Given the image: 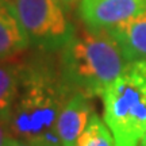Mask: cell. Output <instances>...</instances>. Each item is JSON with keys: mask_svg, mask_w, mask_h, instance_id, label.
Here are the masks:
<instances>
[{"mask_svg": "<svg viewBox=\"0 0 146 146\" xmlns=\"http://www.w3.org/2000/svg\"><path fill=\"white\" fill-rule=\"evenodd\" d=\"M107 30L118 42L127 62L146 61V8Z\"/></svg>", "mask_w": 146, "mask_h": 146, "instance_id": "7", "label": "cell"}, {"mask_svg": "<svg viewBox=\"0 0 146 146\" xmlns=\"http://www.w3.org/2000/svg\"><path fill=\"white\" fill-rule=\"evenodd\" d=\"M118 42L107 29L74 26L68 42L58 50L60 73L73 92L102 96L127 65Z\"/></svg>", "mask_w": 146, "mask_h": 146, "instance_id": "2", "label": "cell"}, {"mask_svg": "<svg viewBox=\"0 0 146 146\" xmlns=\"http://www.w3.org/2000/svg\"><path fill=\"white\" fill-rule=\"evenodd\" d=\"M10 126L8 120L0 119V146H7V142L10 139Z\"/></svg>", "mask_w": 146, "mask_h": 146, "instance_id": "11", "label": "cell"}, {"mask_svg": "<svg viewBox=\"0 0 146 146\" xmlns=\"http://www.w3.org/2000/svg\"><path fill=\"white\" fill-rule=\"evenodd\" d=\"M139 146H146V133H145V135H143V138H142V141H141V143H139Z\"/></svg>", "mask_w": 146, "mask_h": 146, "instance_id": "14", "label": "cell"}, {"mask_svg": "<svg viewBox=\"0 0 146 146\" xmlns=\"http://www.w3.org/2000/svg\"><path fill=\"white\" fill-rule=\"evenodd\" d=\"M22 77V61H0V119L10 122L18 98Z\"/></svg>", "mask_w": 146, "mask_h": 146, "instance_id": "9", "label": "cell"}, {"mask_svg": "<svg viewBox=\"0 0 146 146\" xmlns=\"http://www.w3.org/2000/svg\"><path fill=\"white\" fill-rule=\"evenodd\" d=\"M60 4L62 5L64 8H70V7H73L74 4H77V3H80L81 0H57Z\"/></svg>", "mask_w": 146, "mask_h": 146, "instance_id": "13", "label": "cell"}, {"mask_svg": "<svg viewBox=\"0 0 146 146\" xmlns=\"http://www.w3.org/2000/svg\"><path fill=\"white\" fill-rule=\"evenodd\" d=\"M102 99L115 146H139L146 133V61L127 64Z\"/></svg>", "mask_w": 146, "mask_h": 146, "instance_id": "3", "label": "cell"}, {"mask_svg": "<svg viewBox=\"0 0 146 146\" xmlns=\"http://www.w3.org/2000/svg\"><path fill=\"white\" fill-rule=\"evenodd\" d=\"M72 94L53 58L36 56L22 61L19 92L8 122L11 137L41 146H62L56 123Z\"/></svg>", "mask_w": 146, "mask_h": 146, "instance_id": "1", "label": "cell"}, {"mask_svg": "<svg viewBox=\"0 0 146 146\" xmlns=\"http://www.w3.org/2000/svg\"><path fill=\"white\" fill-rule=\"evenodd\" d=\"M30 46L10 0L0 1V61L12 60Z\"/></svg>", "mask_w": 146, "mask_h": 146, "instance_id": "8", "label": "cell"}, {"mask_svg": "<svg viewBox=\"0 0 146 146\" xmlns=\"http://www.w3.org/2000/svg\"><path fill=\"white\" fill-rule=\"evenodd\" d=\"M89 99L81 92H73L64 104L56 123V131L62 146L77 145L78 138L94 114Z\"/></svg>", "mask_w": 146, "mask_h": 146, "instance_id": "6", "label": "cell"}, {"mask_svg": "<svg viewBox=\"0 0 146 146\" xmlns=\"http://www.w3.org/2000/svg\"><path fill=\"white\" fill-rule=\"evenodd\" d=\"M146 8V0H81L78 15L84 25L111 29Z\"/></svg>", "mask_w": 146, "mask_h": 146, "instance_id": "5", "label": "cell"}, {"mask_svg": "<svg viewBox=\"0 0 146 146\" xmlns=\"http://www.w3.org/2000/svg\"><path fill=\"white\" fill-rule=\"evenodd\" d=\"M76 146H115V139L104 119L94 111Z\"/></svg>", "mask_w": 146, "mask_h": 146, "instance_id": "10", "label": "cell"}, {"mask_svg": "<svg viewBox=\"0 0 146 146\" xmlns=\"http://www.w3.org/2000/svg\"><path fill=\"white\" fill-rule=\"evenodd\" d=\"M30 45L45 53L58 52L73 33L65 8L57 0H10Z\"/></svg>", "mask_w": 146, "mask_h": 146, "instance_id": "4", "label": "cell"}, {"mask_svg": "<svg viewBox=\"0 0 146 146\" xmlns=\"http://www.w3.org/2000/svg\"><path fill=\"white\" fill-rule=\"evenodd\" d=\"M0 1H4V0H0Z\"/></svg>", "mask_w": 146, "mask_h": 146, "instance_id": "15", "label": "cell"}, {"mask_svg": "<svg viewBox=\"0 0 146 146\" xmlns=\"http://www.w3.org/2000/svg\"><path fill=\"white\" fill-rule=\"evenodd\" d=\"M7 146H41V145H36V143L25 141V139H19V138L10 137V139L7 142Z\"/></svg>", "mask_w": 146, "mask_h": 146, "instance_id": "12", "label": "cell"}]
</instances>
